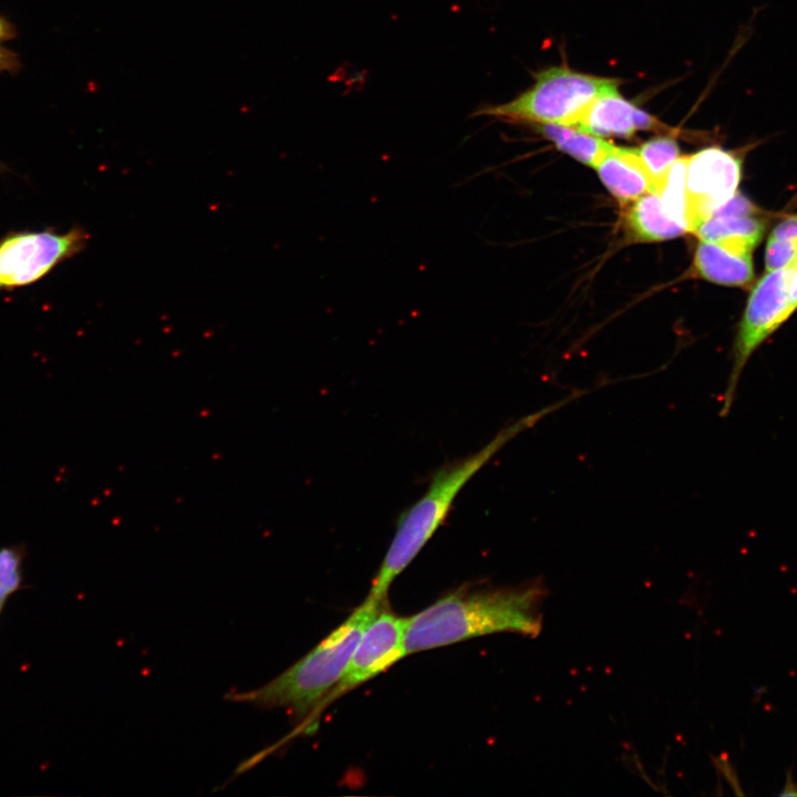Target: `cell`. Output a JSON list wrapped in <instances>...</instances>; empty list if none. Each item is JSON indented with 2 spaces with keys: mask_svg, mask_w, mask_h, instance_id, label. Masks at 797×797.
Here are the masks:
<instances>
[{
  "mask_svg": "<svg viewBox=\"0 0 797 797\" xmlns=\"http://www.w3.org/2000/svg\"><path fill=\"white\" fill-rule=\"evenodd\" d=\"M12 37V27L7 20L0 18V72L11 70L17 65L15 55L4 45Z\"/></svg>",
  "mask_w": 797,
  "mask_h": 797,
  "instance_id": "cell-19",
  "label": "cell"
},
{
  "mask_svg": "<svg viewBox=\"0 0 797 797\" xmlns=\"http://www.w3.org/2000/svg\"><path fill=\"white\" fill-rule=\"evenodd\" d=\"M794 311L788 292V267L768 271L753 289L737 330L721 416L729 413L741 375L752 354Z\"/></svg>",
  "mask_w": 797,
  "mask_h": 797,
  "instance_id": "cell-5",
  "label": "cell"
},
{
  "mask_svg": "<svg viewBox=\"0 0 797 797\" xmlns=\"http://www.w3.org/2000/svg\"><path fill=\"white\" fill-rule=\"evenodd\" d=\"M742 158L718 146L705 147L687 158L686 196L689 231L708 218L737 189Z\"/></svg>",
  "mask_w": 797,
  "mask_h": 797,
  "instance_id": "cell-8",
  "label": "cell"
},
{
  "mask_svg": "<svg viewBox=\"0 0 797 797\" xmlns=\"http://www.w3.org/2000/svg\"><path fill=\"white\" fill-rule=\"evenodd\" d=\"M24 556L25 549L19 545L0 548V614L9 597L22 586Z\"/></svg>",
  "mask_w": 797,
  "mask_h": 797,
  "instance_id": "cell-17",
  "label": "cell"
},
{
  "mask_svg": "<svg viewBox=\"0 0 797 797\" xmlns=\"http://www.w3.org/2000/svg\"><path fill=\"white\" fill-rule=\"evenodd\" d=\"M384 602L369 594L323 641L280 675L256 690L229 697L258 708H286L307 731L310 720L315 718L322 702L342 677L366 625Z\"/></svg>",
  "mask_w": 797,
  "mask_h": 797,
  "instance_id": "cell-2",
  "label": "cell"
},
{
  "mask_svg": "<svg viewBox=\"0 0 797 797\" xmlns=\"http://www.w3.org/2000/svg\"><path fill=\"white\" fill-rule=\"evenodd\" d=\"M639 107L625 100L618 87L601 93L586 110L575 127L597 136H632Z\"/></svg>",
  "mask_w": 797,
  "mask_h": 797,
  "instance_id": "cell-11",
  "label": "cell"
},
{
  "mask_svg": "<svg viewBox=\"0 0 797 797\" xmlns=\"http://www.w3.org/2000/svg\"><path fill=\"white\" fill-rule=\"evenodd\" d=\"M636 153L652 180V193H658L673 163L680 157V148L674 138L654 137L636 147Z\"/></svg>",
  "mask_w": 797,
  "mask_h": 797,
  "instance_id": "cell-16",
  "label": "cell"
},
{
  "mask_svg": "<svg viewBox=\"0 0 797 797\" xmlns=\"http://www.w3.org/2000/svg\"><path fill=\"white\" fill-rule=\"evenodd\" d=\"M618 85L614 79L581 73L566 65L552 66L538 72L535 83L514 100L483 106L476 114L575 127L601 93Z\"/></svg>",
  "mask_w": 797,
  "mask_h": 797,
  "instance_id": "cell-4",
  "label": "cell"
},
{
  "mask_svg": "<svg viewBox=\"0 0 797 797\" xmlns=\"http://www.w3.org/2000/svg\"><path fill=\"white\" fill-rule=\"evenodd\" d=\"M769 237L797 242V216L786 218L779 222Z\"/></svg>",
  "mask_w": 797,
  "mask_h": 797,
  "instance_id": "cell-20",
  "label": "cell"
},
{
  "mask_svg": "<svg viewBox=\"0 0 797 797\" xmlns=\"http://www.w3.org/2000/svg\"><path fill=\"white\" fill-rule=\"evenodd\" d=\"M788 292L794 310L797 309V257L788 266Z\"/></svg>",
  "mask_w": 797,
  "mask_h": 797,
  "instance_id": "cell-21",
  "label": "cell"
},
{
  "mask_svg": "<svg viewBox=\"0 0 797 797\" xmlns=\"http://www.w3.org/2000/svg\"><path fill=\"white\" fill-rule=\"evenodd\" d=\"M630 236L638 241H662L683 235L686 230L664 211L656 193H645L634 199L625 213Z\"/></svg>",
  "mask_w": 797,
  "mask_h": 797,
  "instance_id": "cell-12",
  "label": "cell"
},
{
  "mask_svg": "<svg viewBox=\"0 0 797 797\" xmlns=\"http://www.w3.org/2000/svg\"><path fill=\"white\" fill-rule=\"evenodd\" d=\"M89 234L75 227L55 230L19 231L0 239V291L34 283L58 265L81 252Z\"/></svg>",
  "mask_w": 797,
  "mask_h": 797,
  "instance_id": "cell-6",
  "label": "cell"
},
{
  "mask_svg": "<svg viewBox=\"0 0 797 797\" xmlns=\"http://www.w3.org/2000/svg\"><path fill=\"white\" fill-rule=\"evenodd\" d=\"M538 126L539 132L560 151L593 168L612 146L600 136L573 126L560 124H538Z\"/></svg>",
  "mask_w": 797,
  "mask_h": 797,
  "instance_id": "cell-14",
  "label": "cell"
},
{
  "mask_svg": "<svg viewBox=\"0 0 797 797\" xmlns=\"http://www.w3.org/2000/svg\"><path fill=\"white\" fill-rule=\"evenodd\" d=\"M531 593L525 589L459 588L406 618V655L494 632H529L534 625Z\"/></svg>",
  "mask_w": 797,
  "mask_h": 797,
  "instance_id": "cell-3",
  "label": "cell"
},
{
  "mask_svg": "<svg viewBox=\"0 0 797 797\" xmlns=\"http://www.w3.org/2000/svg\"><path fill=\"white\" fill-rule=\"evenodd\" d=\"M765 222L755 215L714 213L694 232L706 241H728L754 249L760 241Z\"/></svg>",
  "mask_w": 797,
  "mask_h": 797,
  "instance_id": "cell-13",
  "label": "cell"
},
{
  "mask_svg": "<svg viewBox=\"0 0 797 797\" xmlns=\"http://www.w3.org/2000/svg\"><path fill=\"white\" fill-rule=\"evenodd\" d=\"M752 251L728 241L702 240L693 259L694 273L714 283L746 287L754 277Z\"/></svg>",
  "mask_w": 797,
  "mask_h": 797,
  "instance_id": "cell-9",
  "label": "cell"
},
{
  "mask_svg": "<svg viewBox=\"0 0 797 797\" xmlns=\"http://www.w3.org/2000/svg\"><path fill=\"white\" fill-rule=\"evenodd\" d=\"M406 618L382 608L362 633L337 685L321 704L331 701L371 680L406 655L404 638Z\"/></svg>",
  "mask_w": 797,
  "mask_h": 797,
  "instance_id": "cell-7",
  "label": "cell"
},
{
  "mask_svg": "<svg viewBox=\"0 0 797 797\" xmlns=\"http://www.w3.org/2000/svg\"><path fill=\"white\" fill-rule=\"evenodd\" d=\"M594 168L604 186L621 203L652 193V180L635 148L612 144Z\"/></svg>",
  "mask_w": 797,
  "mask_h": 797,
  "instance_id": "cell-10",
  "label": "cell"
},
{
  "mask_svg": "<svg viewBox=\"0 0 797 797\" xmlns=\"http://www.w3.org/2000/svg\"><path fill=\"white\" fill-rule=\"evenodd\" d=\"M797 257V242L769 237L765 251L767 271L787 268Z\"/></svg>",
  "mask_w": 797,
  "mask_h": 797,
  "instance_id": "cell-18",
  "label": "cell"
},
{
  "mask_svg": "<svg viewBox=\"0 0 797 797\" xmlns=\"http://www.w3.org/2000/svg\"><path fill=\"white\" fill-rule=\"evenodd\" d=\"M562 398L503 427L484 447L447 463L433 475L426 491L402 513L392 542L372 582L370 596L385 600L397 576L412 562L446 519L457 494L503 447L548 414L565 406Z\"/></svg>",
  "mask_w": 797,
  "mask_h": 797,
  "instance_id": "cell-1",
  "label": "cell"
},
{
  "mask_svg": "<svg viewBox=\"0 0 797 797\" xmlns=\"http://www.w3.org/2000/svg\"><path fill=\"white\" fill-rule=\"evenodd\" d=\"M689 155L680 156L664 177L658 195L665 214L689 231L686 169Z\"/></svg>",
  "mask_w": 797,
  "mask_h": 797,
  "instance_id": "cell-15",
  "label": "cell"
}]
</instances>
